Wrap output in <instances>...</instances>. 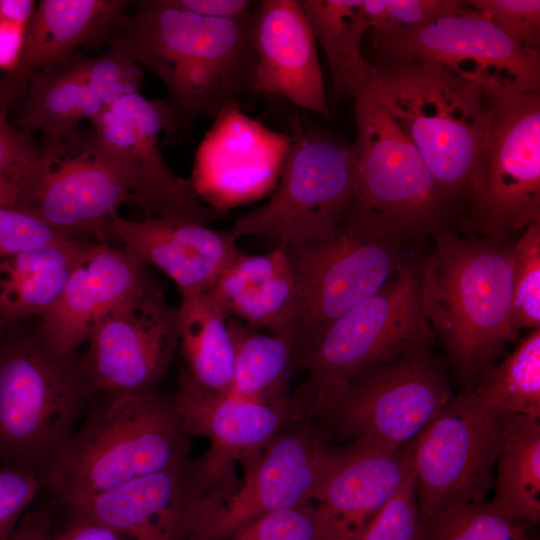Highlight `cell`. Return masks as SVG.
<instances>
[{"mask_svg": "<svg viewBox=\"0 0 540 540\" xmlns=\"http://www.w3.org/2000/svg\"><path fill=\"white\" fill-rule=\"evenodd\" d=\"M253 21L254 14L217 19L181 9L171 0L142 1L125 15L108 44L164 83L179 130L197 118L215 117L252 92Z\"/></svg>", "mask_w": 540, "mask_h": 540, "instance_id": "1", "label": "cell"}, {"mask_svg": "<svg viewBox=\"0 0 540 540\" xmlns=\"http://www.w3.org/2000/svg\"><path fill=\"white\" fill-rule=\"evenodd\" d=\"M431 237V253L416 265L422 311L469 390L518 339L512 320V244L460 236L450 227Z\"/></svg>", "mask_w": 540, "mask_h": 540, "instance_id": "2", "label": "cell"}, {"mask_svg": "<svg viewBox=\"0 0 540 540\" xmlns=\"http://www.w3.org/2000/svg\"><path fill=\"white\" fill-rule=\"evenodd\" d=\"M369 92L420 152L456 210L468 202L484 150L490 90L435 64H373Z\"/></svg>", "mask_w": 540, "mask_h": 540, "instance_id": "3", "label": "cell"}, {"mask_svg": "<svg viewBox=\"0 0 540 540\" xmlns=\"http://www.w3.org/2000/svg\"><path fill=\"white\" fill-rule=\"evenodd\" d=\"M85 415L45 478L62 505L188 457L174 395H95Z\"/></svg>", "mask_w": 540, "mask_h": 540, "instance_id": "4", "label": "cell"}, {"mask_svg": "<svg viewBox=\"0 0 540 540\" xmlns=\"http://www.w3.org/2000/svg\"><path fill=\"white\" fill-rule=\"evenodd\" d=\"M94 397L81 356L53 350L20 327L0 341V466L37 474L49 468Z\"/></svg>", "mask_w": 540, "mask_h": 540, "instance_id": "5", "label": "cell"}, {"mask_svg": "<svg viewBox=\"0 0 540 540\" xmlns=\"http://www.w3.org/2000/svg\"><path fill=\"white\" fill-rule=\"evenodd\" d=\"M408 239L388 218L351 205L337 234L286 248L295 300L284 335L296 361L339 318L380 291L407 261Z\"/></svg>", "mask_w": 540, "mask_h": 540, "instance_id": "6", "label": "cell"}, {"mask_svg": "<svg viewBox=\"0 0 540 540\" xmlns=\"http://www.w3.org/2000/svg\"><path fill=\"white\" fill-rule=\"evenodd\" d=\"M276 188L229 230L237 240L262 235L287 248L332 239L354 200L351 144L296 117Z\"/></svg>", "mask_w": 540, "mask_h": 540, "instance_id": "7", "label": "cell"}, {"mask_svg": "<svg viewBox=\"0 0 540 540\" xmlns=\"http://www.w3.org/2000/svg\"><path fill=\"white\" fill-rule=\"evenodd\" d=\"M416 265L406 261L376 294L335 321L295 363L307 373L297 395L313 414L366 370L433 345Z\"/></svg>", "mask_w": 540, "mask_h": 540, "instance_id": "8", "label": "cell"}, {"mask_svg": "<svg viewBox=\"0 0 540 540\" xmlns=\"http://www.w3.org/2000/svg\"><path fill=\"white\" fill-rule=\"evenodd\" d=\"M306 417L286 427L219 493L189 498L181 540H227L274 512L313 503L340 454Z\"/></svg>", "mask_w": 540, "mask_h": 540, "instance_id": "9", "label": "cell"}, {"mask_svg": "<svg viewBox=\"0 0 540 540\" xmlns=\"http://www.w3.org/2000/svg\"><path fill=\"white\" fill-rule=\"evenodd\" d=\"M465 210L480 236L501 245L540 220V91L490 90L488 133Z\"/></svg>", "mask_w": 540, "mask_h": 540, "instance_id": "10", "label": "cell"}, {"mask_svg": "<svg viewBox=\"0 0 540 540\" xmlns=\"http://www.w3.org/2000/svg\"><path fill=\"white\" fill-rule=\"evenodd\" d=\"M453 396L429 346L366 370L313 416L351 443L399 450L414 442Z\"/></svg>", "mask_w": 540, "mask_h": 540, "instance_id": "11", "label": "cell"}, {"mask_svg": "<svg viewBox=\"0 0 540 540\" xmlns=\"http://www.w3.org/2000/svg\"><path fill=\"white\" fill-rule=\"evenodd\" d=\"M352 205L381 214L409 241L422 242L457 214L420 152L369 93L354 99Z\"/></svg>", "mask_w": 540, "mask_h": 540, "instance_id": "12", "label": "cell"}, {"mask_svg": "<svg viewBox=\"0 0 540 540\" xmlns=\"http://www.w3.org/2000/svg\"><path fill=\"white\" fill-rule=\"evenodd\" d=\"M501 415L464 390L414 441L412 465L423 529L451 508L486 501L501 448Z\"/></svg>", "mask_w": 540, "mask_h": 540, "instance_id": "13", "label": "cell"}, {"mask_svg": "<svg viewBox=\"0 0 540 540\" xmlns=\"http://www.w3.org/2000/svg\"><path fill=\"white\" fill-rule=\"evenodd\" d=\"M91 123L93 130L86 134L90 146L123 174L132 201L143 207L147 217L205 226L217 219L203 204L191 180L176 175L164 160L160 133L176 132L166 102L131 93L116 100Z\"/></svg>", "mask_w": 540, "mask_h": 540, "instance_id": "14", "label": "cell"}, {"mask_svg": "<svg viewBox=\"0 0 540 540\" xmlns=\"http://www.w3.org/2000/svg\"><path fill=\"white\" fill-rule=\"evenodd\" d=\"M372 53L376 62L435 64L487 90L540 91V52L519 47L464 1L422 27L374 35Z\"/></svg>", "mask_w": 540, "mask_h": 540, "instance_id": "15", "label": "cell"}, {"mask_svg": "<svg viewBox=\"0 0 540 540\" xmlns=\"http://www.w3.org/2000/svg\"><path fill=\"white\" fill-rule=\"evenodd\" d=\"M82 365L95 395L158 390L179 347L178 307L150 282L94 327Z\"/></svg>", "mask_w": 540, "mask_h": 540, "instance_id": "16", "label": "cell"}, {"mask_svg": "<svg viewBox=\"0 0 540 540\" xmlns=\"http://www.w3.org/2000/svg\"><path fill=\"white\" fill-rule=\"evenodd\" d=\"M174 401L184 433L210 442L207 452L189 465L195 494L234 484V461L246 468L286 427L310 417L298 395L261 403L206 390L183 376Z\"/></svg>", "mask_w": 540, "mask_h": 540, "instance_id": "17", "label": "cell"}, {"mask_svg": "<svg viewBox=\"0 0 540 540\" xmlns=\"http://www.w3.org/2000/svg\"><path fill=\"white\" fill-rule=\"evenodd\" d=\"M126 201H132L127 180L83 133L75 142L43 145L16 207L62 231L95 238Z\"/></svg>", "mask_w": 540, "mask_h": 540, "instance_id": "18", "label": "cell"}, {"mask_svg": "<svg viewBox=\"0 0 540 540\" xmlns=\"http://www.w3.org/2000/svg\"><path fill=\"white\" fill-rule=\"evenodd\" d=\"M142 79V68L114 49L94 57L76 54L29 80L16 126L41 132L47 145L77 141L82 121L139 92Z\"/></svg>", "mask_w": 540, "mask_h": 540, "instance_id": "19", "label": "cell"}, {"mask_svg": "<svg viewBox=\"0 0 540 540\" xmlns=\"http://www.w3.org/2000/svg\"><path fill=\"white\" fill-rule=\"evenodd\" d=\"M214 118L197 149L190 179L199 197L230 207L276 186L291 146L289 132L265 127L237 102Z\"/></svg>", "mask_w": 540, "mask_h": 540, "instance_id": "20", "label": "cell"}, {"mask_svg": "<svg viewBox=\"0 0 540 540\" xmlns=\"http://www.w3.org/2000/svg\"><path fill=\"white\" fill-rule=\"evenodd\" d=\"M95 238L116 242L135 262L161 270L181 296L210 291L241 253L230 231L157 216L129 220L118 215Z\"/></svg>", "mask_w": 540, "mask_h": 540, "instance_id": "21", "label": "cell"}, {"mask_svg": "<svg viewBox=\"0 0 540 540\" xmlns=\"http://www.w3.org/2000/svg\"><path fill=\"white\" fill-rule=\"evenodd\" d=\"M253 93L276 95L331 119L314 38L299 0H263L254 12Z\"/></svg>", "mask_w": 540, "mask_h": 540, "instance_id": "22", "label": "cell"}, {"mask_svg": "<svg viewBox=\"0 0 540 540\" xmlns=\"http://www.w3.org/2000/svg\"><path fill=\"white\" fill-rule=\"evenodd\" d=\"M413 443L399 450L364 443L341 448L313 501L316 540H358L401 483Z\"/></svg>", "mask_w": 540, "mask_h": 540, "instance_id": "23", "label": "cell"}, {"mask_svg": "<svg viewBox=\"0 0 540 540\" xmlns=\"http://www.w3.org/2000/svg\"><path fill=\"white\" fill-rule=\"evenodd\" d=\"M152 282L145 266L100 242L72 273L35 330L57 353L78 355L96 324L125 298Z\"/></svg>", "mask_w": 540, "mask_h": 540, "instance_id": "24", "label": "cell"}, {"mask_svg": "<svg viewBox=\"0 0 540 540\" xmlns=\"http://www.w3.org/2000/svg\"><path fill=\"white\" fill-rule=\"evenodd\" d=\"M129 3L41 0L26 27L16 67L0 80V102L9 108L23 98L37 73L66 62L82 46L108 42Z\"/></svg>", "mask_w": 540, "mask_h": 540, "instance_id": "25", "label": "cell"}, {"mask_svg": "<svg viewBox=\"0 0 540 540\" xmlns=\"http://www.w3.org/2000/svg\"><path fill=\"white\" fill-rule=\"evenodd\" d=\"M189 465L186 457L63 506L68 514L101 523L131 540H181Z\"/></svg>", "mask_w": 540, "mask_h": 540, "instance_id": "26", "label": "cell"}, {"mask_svg": "<svg viewBox=\"0 0 540 540\" xmlns=\"http://www.w3.org/2000/svg\"><path fill=\"white\" fill-rule=\"evenodd\" d=\"M228 317L283 334L295 300V280L285 246L264 254L241 252L210 290Z\"/></svg>", "mask_w": 540, "mask_h": 540, "instance_id": "27", "label": "cell"}, {"mask_svg": "<svg viewBox=\"0 0 540 540\" xmlns=\"http://www.w3.org/2000/svg\"><path fill=\"white\" fill-rule=\"evenodd\" d=\"M101 241L64 244L0 257V340L31 317H40L61 296L72 273Z\"/></svg>", "mask_w": 540, "mask_h": 540, "instance_id": "28", "label": "cell"}, {"mask_svg": "<svg viewBox=\"0 0 540 540\" xmlns=\"http://www.w3.org/2000/svg\"><path fill=\"white\" fill-rule=\"evenodd\" d=\"M316 42L327 57L335 96L353 99L374 80L373 63L361 45L369 28L363 0H299Z\"/></svg>", "mask_w": 540, "mask_h": 540, "instance_id": "29", "label": "cell"}, {"mask_svg": "<svg viewBox=\"0 0 540 540\" xmlns=\"http://www.w3.org/2000/svg\"><path fill=\"white\" fill-rule=\"evenodd\" d=\"M179 347L191 383L230 395L234 372V345L228 316L211 291L181 296L178 307Z\"/></svg>", "mask_w": 540, "mask_h": 540, "instance_id": "30", "label": "cell"}, {"mask_svg": "<svg viewBox=\"0 0 540 540\" xmlns=\"http://www.w3.org/2000/svg\"><path fill=\"white\" fill-rule=\"evenodd\" d=\"M492 501L530 525L540 521V418L502 414Z\"/></svg>", "mask_w": 540, "mask_h": 540, "instance_id": "31", "label": "cell"}, {"mask_svg": "<svg viewBox=\"0 0 540 540\" xmlns=\"http://www.w3.org/2000/svg\"><path fill=\"white\" fill-rule=\"evenodd\" d=\"M234 345V372L230 395L261 403L289 396L286 384L295 366L290 339L228 317Z\"/></svg>", "mask_w": 540, "mask_h": 540, "instance_id": "32", "label": "cell"}, {"mask_svg": "<svg viewBox=\"0 0 540 540\" xmlns=\"http://www.w3.org/2000/svg\"><path fill=\"white\" fill-rule=\"evenodd\" d=\"M469 391L500 414L540 418V328L530 330L513 352L484 371Z\"/></svg>", "mask_w": 540, "mask_h": 540, "instance_id": "33", "label": "cell"}, {"mask_svg": "<svg viewBox=\"0 0 540 540\" xmlns=\"http://www.w3.org/2000/svg\"><path fill=\"white\" fill-rule=\"evenodd\" d=\"M529 525L486 500L443 512L423 529V540H533Z\"/></svg>", "mask_w": 540, "mask_h": 540, "instance_id": "34", "label": "cell"}, {"mask_svg": "<svg viewBox=\"0 0 540 540\" xmlns=\"http://www.w3.org/2000/svg\"><path fill=\"white\" fill-rule=\"evenodd\" d=\"M512 320L515 329L540 328V220L511 245Z\"/></svg>", "mask_w": 540, "mask_h": 540, "instance_id": "35", "label": "cell"}, {"mask_svg": "<svg viewBox=\"0 0 540 540\" xmlns=\"http://www.w3.org/2000/svg\"><path fill=\"white\" fill-rule=\"evenodd\" d=\"M423 539L411 453L401 483L371 519L358 540Z\"/></svg>", "mask_w": 540, "mask_h": 540, "instance_id": "36", "label": "cell"}, {"mask_svg": "<svg viewBox=\"0 0 540 540\" xmlns=\"http://www.w3.org/2000/svg\"><path fill=\"white\" fill-rule=\"evenodd\" d=\"M462 5L458 0H363L374 35L422 27Z\"/></svg>", "mask_w": 540, "mask_h": 540, "instance_id": "37", "label": "cell"}, {"mask_svg": "<svg viewBox=\"0 0 540 540\" xmlns=\"http://www.w3.org/2000/svg\"><path fill=\"white\" fill-rule=\"evenodd\" d=\"M78 237L17 207L0 206V257L64 244Z\"/></svg>", "mask_w": 540, "mask_h": 540, "instance_id": "38", "label": "cell"}, {"mask_svg": "<svg viewBox=\"0 0 540 540\" xmlns=\"http://www.w3.org/2000/svg\"><path fill=\"white\" fill-rule=\"evenodd\" d=\"M464 2L483 13L519 47L540 52L539 0H469Z\"/></svg>", "mask_w": 540, "mask_h": 540, "instance_id": "39", "label": "cell"}, {"mask_svg": "<svg viewBox=\"0 0 540 540\" xmlns=\"http://www.w3.org/2000/svg\"><path fill=\"white\" fill-rule=\"evenodd\" d=\"M227 540H316L314 504L266 515L241 528Z\"/></svg>", "mask_w": 540, "mask_h": 540, "instance_id": "40", "label": "cell"}, {"mask_svg": "<svg viewBox=\"0 0 540 540\" xmlns=\"http://www.w3.org/2000/svg\"><path fill=\"white\" fill-rule=\"evenodd\" d=\"M8 110L0 102V176L18 192L35 169L42 147L36 144L31 133L7 120Z\"/></svg>", "mask_w": 540, "mask_h": 540, "instance_id": "41", "label": "cell"}, {"mask_svg": "<svg viewBox=\"0 0 540 540\" xmlns=\"http://www.w3.org/2000/svg\"><path fill=\"white\" fill-rule=\"evenodd\" d=\"M35 473L13 466H0V540H9L27 508L44 487Z\"/></svg>", "mask_w": 540, "mask_h": 540, "instance_id": "42", "label": "cell"}, {"mask_svg": "<svg viewBox=\"0 0 540 540\" xmlns=\"http://www.w3.org/2000/svg\"><path fill=\"white\" fill-rule=\"evenodd\" d=\"M186 11L205 17L229 20L247 19L253 16V2L248 0H171Z\"/></svg>", "mask_w": 540, "mask_h": 540, "instance_id": "43", "label": "cell"}, {"mask_svg": "<svg viewBox=\"0 0 540 540\" xmlns=\"http://www.w3.org/2000/svg\"><path fill=\"white\" fill-rule=\"evenodd\" d=\"M69 521L53 529V540H125L115 530L93 520L69 514Z\"/></svg>", "mask_w": 540, "mask_h": 540, "instance_id": "44", "label": "cell"}, {"mask_svg": "<svg viewBox=\"0 0 540 540\" xmlns=\"http://www.w3.org/2000/svg\"><path fill=\"white\" fill-rule=\"evenodd\" d=\"M9 540H53L51 504L26 512Z\"/></svg>", "mask_w": 540, "mask_h": 540, "instance_id": "45", "label": "cell"}, {"mask_svg": "<svg viewBox=\"0 0 540 540\" xmlns=\"http://www.w3.org/2000/svg\"><path fill=\"white\" fill-rule=\"evenodd\" d=\"M27 25L0 20V69L13 70L19 60Z\"/></svg>", "mask_w": 540, "mask_h": 540, "instance_id": "46", "label": "cell"}, {"mask_svg": "<svg viewBox=\"0 0 540 540\" xmlns=\"http://www.w3.org/2000/svg\"><path fill=\"white\" fill-rule=\"evenodd\" d=\"M35 9L32 0H0V20L28 25Z\"/></svg>", "mask_w": 540, "mask_h": 540, "instance_id": "47", "label": "cell"}, {"mask_svg": "<svg viewBox=\"0 0 540 540\" xmlns=\"http://www.w3.org/2000/svg\"><path fill=\"white\" fill-rule=\"evenodd\" d=\"M17 191L5 178L0 176V206L16 207Z\"/></svg>", "mask_w": 540, "mask_h": 540, "instance_id": "48", "label": "cell"}]
</instances>
